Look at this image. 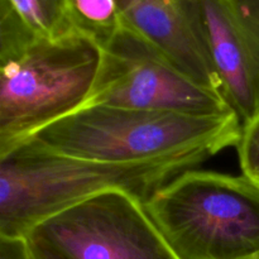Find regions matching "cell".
Wrapping results in <instances>:
<instances>
[{"mask_svg": "<svg viewBox=\"0 0 259 259\" xmlns=\"http://www.w3.org/2000/svg\"><path fill=\"white\" fill-rule=\"evenodd\" d=\"M101 55L76 30L39 37L0 4V157L88 103Z\"/></svg>", "mask_w": 259, "mask_h": 259, "instance_id": "obj_1", "label": "cell"}, {"mask_svg": "<svg viewBox=\"0 0 259 259\" xmlns=\"http://www.w3.org/2000/svg\"><path fill=\"white\" fill-rule=\"evenodd\" d=\"M206 158L194 153L114 163L56 153L27 141L0 157V238H28L48 218L109 190H124L146 201L157 189Z\"/></svg>", "mask_w": 259, "mask_h": 259, "instance_id": "obj_2", "label": "cell"}, {"mask_svg": "<svg viewBox=\"0 0 259 259\" xmlns=\"http://www.w3.org/2000/svg\"><path fill=\"white\" fill-rule=\"evenodd\" d=\"M242 124L222 115L88 105L50 124L29 141L56 153L114 163L186 154L215 156L237 146Z\"/></svg>", "mask_w": 259, "mask_h": 259, "instance_id": "obj_3", "label": "cell"}, {"mask_svg": "<svg viewBox=\"0 0 259 259\" xmlns=\"http://www.w3.org/2000/svg\"><path fill=\"white\" fill-rule=\"evenodd\" d=\"M144 207L177 259H254L259 187L243 175L187 169Z\"/></svg>", "mask_w": 259, "mask_h": 259, "instance_id": "obj_4", "label": "cell"}, {"mask_svg": "<svg viewBox=\"0 0 259 259\" xmlns=\"http://www.w3.org/2000/svg\"><path fill=\"white\" fill-rule=\"evenodd\" d=\"M88 105L222 115V94L202 85L163 51L124 24L106 43Z\"/></svg>", "mask_w": 259, "mask_h": 259, "instance_id": "obj_5", "label": "cell"}, {"mask_svg": "<svg viewBox=\"0 0 259 259\" xmlns=\"http://www.w3.org/2000/svg\"><path fill=\"white\" fill-rule=\"evenodd\" d=\"M28 239L66 259H177L144 207L124 190H109L40 223Z\"/></svg>", "mask_w": 259, "mask_h": 259, "instance_id": "obj_6", "label": "cell"}, {"mask_svg": "<svg viewBox=\"0 0 259 259\" xmlns=\"http://www.w3.org/2000/svg\"><path fill=\"white\" fill-rule=\"evenodd\" d=\"M220 94L242 124L259 113V0H196Z\"/></svg>", "mask_w": 259, "mask_h": 259, "instance_id": "obj_7", "label": "cell"}, {"mask_svg": "<svg viewBox=\"0 0 259 259\" xmlns=\"http://www.w3.org/2000/svg\"><path fill=\"white\" fill-rule=\"evenodd\" d=\"M116 3L124 24L163 51L187 75L220 93L202 40L196 0Z\"/></svg>", "mask_w": 259, "mask_h": 259, "instance_id": "obj_8", "label": "cell"}, {"mask_svg": "<svg viewBox=\"0 0 259 259\" xmlns=\"http://www.w3.org/2000/svg\"><path fill=\"white\" fill-rule=\"evenodd\" d=\"M73 30L104 47L124 25L116 0H66Z\"/></svg>", "mask_w": 259, "mask_h": 259, "instance_id": "obj_9", "label": "cell"}, {"mask_svg": "<svg viewBox=\"0 0 259 259\" xmlns=\"http://www.w3.org/2000/svg\"><path fill=\"white\" fill-rule=\"evenodd\" d=\"M34 34L60 38L73 32L66 0H0Z\"/></svg>", "mask_w": 259, "mask_h": 259, "instance_id": "obj_10", "label": "cell"}, {"mask_svg": "<svg viewBox=\"0 0 259 259\" xmlns=\"http://www.w3.org/2000/svg\"><path fill=\"white\" fill-rule=\"evenodd\" d=\"M235 148L242 175L259 187V113L242 126Z\"/></svg>", "mask_w": 259, "mask_h": 259, "instance_id": "obj_11", "label": "cell"}, {"mask_svg": "<svg viewBox=\"0 0 259 259\" xmlns=\"http://www.w3.org/2000/svg\"><path fill=\"white\" fill-rule=\"evenodd\" d=\"M0 259H30L27 238H0Z\"/></svg>", "mask_w": 259, "mask_h": 259, "instance_id": "obj_12", "label": "cell"}, {"mask_svg": "<svg viewBox=\"0 0 259 259\" xmlns=\"http://www.w3.org/2000/svg\"><path fill=\"white\" fill-rule=\"evenodd\" d=\"M27 240L28 244H29L30 259H66L60 253L55 252L53 249L40 244V243L33 242V240L28 239V238Z\"/></svg>", "mask_w": 259, "mask_h": 259, "instance_id": "obj_13", "label": "cell"}, {"mask_svg": "<svg viewBox=\"0 0 259 259\" xmlns=\"http://www.w3.org/2000/svg\"><path fill=\"white\" fill-rule=\"evenodd\" d=\"M254 259H259V254H258V255H257V257H255Z\"/></svg>", "mask_w": 259, "mask_h": 259, "instance_id": "obj_14", "label": "cell"}]
</instances>
